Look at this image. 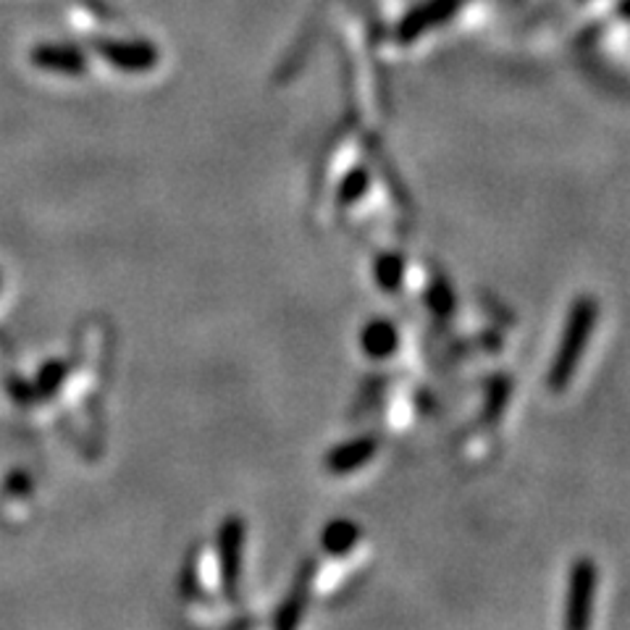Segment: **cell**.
Instances as JSON below:
<instances>
[{
  "label": "cell",
  "instance_id": "cell-9",
  "mask_svg": "<svg viewBox=\"0 0 630 630\" xmlns=\"http://www.w3.org/2000/svg\"><path fill=\"white\" fill-rule=\"evenodd\" d=\"M373 279H375V284H379L384 292H397L399 286H403V279H405L403 258L392 256V252H386V256L375 258Z\"/></svg>",
  "mask_w": 630,
  "mask_h": 630
},
{
  "label": "cell",
  "instance_id": "cell-5",
  "mask_svg": "<svg viewBox=\"0 0 630 630\" xmlns=\"http://www.w3.org/2000/svg\"><path fill=\"white\" fill-rule=\"evenodd\" d=\"M221 576L228 594L237 591L239 570H242V544H245V523L239 518H228L221 528Z\"/></svg>",
  "mask_w": 630,
  "mask_h": 630
},
{
  "label": "cell",
  "instance_id": "cell-4",
  "mask_svg": "<svg viewBox=\"0 0 630 630\" xmlns=\"http://www.w3.org/2000/svg\"><path fill=\"white\" fill-rule=\"evenodd\" d=\"M375 452H379V438L375 436L349 438V442L339 444V447L329 449L326 460H323V468H326L331 475L355 473V470L366 468L368 462L373 460Z\"/></svg>",
  "mask_w": 630,
  "mask_h": 630
},
{
  "label": "cell",
  "instance_id": "cell-13",
  "mask_svg": "<svg viewBox=\"0 0 630 630\" xmlns=\"http://www.w3.org/2000/svg\"><path fill=\"white\" fill-rule=\"evenodd\" d=\"M302 607H305L302 596L292 594L289 600L282 604V609H279V615H276V620H273V626H276V628L297 626V622L302 620Z\"/></svg>",
  "mask_w": 630,
  "mask_h": 630
},
{
  "label": "cell",
  "instance_id": "cell-11",
  "mask_svg": "<svg viewBox=\"0 0 630 630\" xmlns=\"http://www.w3.org/2000/svg\"><path fill=\"white\" fill-rule=\"evenodd\" d=\"M35 59L40 61V66H53V69H63V72H79L82 61L74 50L66 48H42L37 50Z\"/></svg>",
  "mask_w": 630,
  "mask_h": 630
},
{
  "label": "cell",
  "instance_id": "cell-6",
  "mask_svg": "<svg viewBox=\"0 0 630 630\" xmlns=\"http://www.w3.org/2000/svg\"><path fill=\"white\" fill-rule=\"evenodd\" d=\"M360 345L362 353L373 360H386L397 353L399 347V331L392 321L386 318H379V321H371L360 334Z\"/></svg>",
  "mask_w": 630,
  "mask_h": 630
},
{
  "label": "cell",
  "instance_id": "cell-3",
  "mask_svg": "<svg viewBox=\"0 0 630 630\" xmlns=\"http://www.w3.org/2000/svg\"><path fill=\"white\" fill-rule=\"evenodd\" d=\"M460 5L462 0H429V3L412 9L410 14L399 22L397 37L403 42H412L416 37L425 35V32H431L434 27H438V24H444L447 18L455 16Z\"/></svg>",
  "mask_w": 630,
  "mask_h": 630
},
{
  "label": "cell",
  "instance_id": "cell-1",
  "mask_svg": "<svg viewBox=\"0 0 630 630\" xmlns=\"http://www.w3.org/2000/svg\"><path fill=\"white\" fill-rule=\"evenodd\" d=\"M596 321H600V302L589 295L578 297L572 302L568 321H565L555 360H552L549 373H546V384H549L552 392H565L570 386L572 375H576L583 360L585 347L591 342V334H594Z\"/></svg>",
  "mask_w": 630,
  "mask_h": 630
},
{
  "label": "cell",
  "instance_id": "cell-8",
  "mask_svg": "<svg viewBox=\"0 0 630 630\" xmlns=\"http://www.w3.org/2000/svg\"><path fill=\"white\" fill-rule=\"evenodd\" d=\"M103 53L121 69H150L158 53L145 42H106Z\"/></svg>",
  "mask_w": 630,
  "mask_h": 630
},
{
  "label": "cell",
  "instance_id": "cell-12",
  "mask_svg": "<svg viewBox=\"0 0 630 630\" xmlns=\"http://www.w3.org/2000/svg\"><path fill=\"white\" fill-rule=\"evenodd\" d=\"M425 300H429V308L434 310L436 316H449L452 308H455V295H452L447 282H436L434 286H431Z\"/></svg>",
  "mask_w": 630,
  "mask_h": 630
},
{
  "label": "cell",
  "instance_id": "cell-7",
  "mask_svg": "<svg viewBox=\"0 0 630 630\" xmlns=\"http://www.w3.org/2000/svg\"><path fill=\"white\" fill-rule=\"evenodd\" d=\"M362 536L360 526L355 523V520H347V518H336L331 520V523L323 528L321 533V546L323 552L331 557H345L349 552L358 546V541Z\"/></svg>",
  "mask_w": 630,
  "mask_h": 630
},
{
  "label": "cell",
  "instance_id": "cell-10",
  "mask_svg": "<svg viewBox=\"0 0 630 630\" xmlns=\"http://www.w3.org/2000/svg\"><path fill=\"white\" fill-rule=\"evenodd\" d=\"M368 187H371V176H368V171L353 169L345 180H342L339 189H336V200H339V206H345V208L355 206V202L366 197Z\"/></svg>",
  "mask_w": 630,
  "mask_h": 630
},
{
  "label": "cell",
  "instance_id": "cell-2",
  "mask_svg": "<svg viewBox=\"0 0 630 630\" xmlns=\"http://www.w3.org/2000/svg\"><path fill=\"white\" fill-rule=\"evenodd\" d=\"M596 591H600V570L591 557L572 563L568 578V600H565V626L570 630L589 628L594 620Z\"/></svg>",
  "mask_w": 630,
  "mask_h": 630
}]
</instances>
